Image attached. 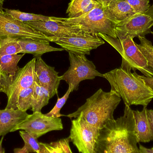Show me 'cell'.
I'll return each instance as SVG.
<instances>
[{
    "label": "cell",
    "mask_w": 153,
    "mask_h": 153,
    "mask_svg": "<svg viewBox=\"0 0 153 153\" xmlns=\"http://www.w3.org/2000/svg\"><path fill=\"white\" fill-rule=\"evenodd\" d=\"M136 13H144L149 10L150 0H126Z\"/></svg>",
    "instance_id": "cell-29"
},
{
    "label": "cell",
    "mask_w": 153,
    "mask_h": 153,
    "mask_svg": "<svg viewBox=\"0 0 153 153\" xmlns=\"http://www.w3.org/2000/svg\"><path fill=\"white\" fill-rule=\"evenodd\" d=\"M25 54L0 56L1 85L2 92L6 95L20 69L18 63Z\"/></svg>",
    "instance_id": "cell-15"
},
{
    "label": "cell",
    "mask_w": 153,
    "mask_h": 153,
    "mask_svg": "<svg viewBox=\"0 0 153 153\" xmlns=\"http://www.w3.org/2000/svg\"><path fill=\"white\" fill-rule=\"evenodd\" d=\"M153 20L147 14L137 13L117 24L115 32L117 38L123 39L128 37H144L152 33Z\"/></svg>",
    "instance_id": "cell-11"
},
{
    "label": "cell",
    "mask_w": 153,
    "mask_h": 153,
    "mask_svg": "<svg viewBox=\"0 0 153 153\" xmlns=\"http://www.w3.org/2000/svg\"><path fill=\"white\" fill-rule=\"evenodd\" d=\"M139 151L140 153H153V147L152 148H148L139 144Z\"/></svg>",
    "instance_id": "cell-31"
},
{
    "label": "cell",
    "mask_w": 153,
    "mask_h": 153,
    "mask_svg": "<svg viewBox=\"0 0 153 153\" xmlns=\"http://www.w3.org/2000/svg\"><path fill=\"white\" fill-rule=\"evenodd\" d=\"M100 4L97 0H71L66 10L68 18H74L86 14Z\"/></svg>",
    "instance_id": "cell-19"
},
{
    "label": "cell",
    "mask_w": 153,
    "mask_h": 153,
    "mask_svg": "<svg viewBox=\"0 0 153 153\" xmlns=\"http://www.w3.org/2000/svg\"><path fill=\"white\" fill-rule=\"evenodd\" d=\"M32 93L33 86L24 89L20 92L16 103L17 110L27 112L31 108Z\"/></svg>",
    "instance_id": "cell-25"
},
{
    "label": "cell",
    "mask_w": 153,
    "mask_h": 153,
    "mask_svg": "<svg viewBox=\"0 0 153 153\" xmlns=\"http://www.w3.org/2000/svg\"><path fill=\"white\" fill-rule=\"evenodd\" d=\"M108 8L118 22L128 19L137 13L126 0H112Z\"/></svg>",
    "instance_id": "cell-20"
},
{
    "label": "cell",
    "mask_w": 153,
    "mask_h": 153,
    "mask_svg": "<svg viewBox=\"0 0 153 153\" xmlns=\"http://www.w3.org/2000/svg\"><path fill=\"white\" fill-rule=\"evenodd\" d=\"M50 99L48 90L35 82L33 86L31 102V109L33 112H41V110L48 104Z\"/></svg>",
    "instance_id": "cell-21"
},
{
    "label": "cell",
    "mask_w": 153,
    "mask_h": 153,
    "mask_svg": "<svg viewBox=\"0 0 153 153\" xmlns=\"http://www.w3.org/2000/svg\"><path fill=\"white\" fill-rule=\"evenodd\" d=\"M63 129L62 119L60 118L48 117L41 112H33L18 124L11 132L24 130L35 138H39L47 133Z\"/></svg>",
    "instance_id": "cell-8"
},
{
    "label": "cell",
    "mask_w": 153,
    "mask_h": 153,
    "mask_svg": "<svg viewBox=\"0 0 153 153\" xmlns=\"http://www.w3.org/2000/svg\"><path fill=\"white\" fill-rule=\"evenodd\" d=\"M25 23L50 39L53 38L79 36L90 33L78 28L65 25L54 19L53 17H50L49 20L30 22Z\"/></svg>",
    "instance_id": "cell-13"
},
{
    "label": "cell",
    "mask_w": 153,
    "mask_h": 153,
    "mask_svg": "<svg viewBox=\"0 0 153 153\" xmlns=\"http://www.w3.org/2000/svg\"><path fill=\"white\" fill-rule=\"evenodd\" d=\"M152 34L153 35V32H152Z\"/></svg>",
    "instance_id": "cell-39"
},
{
    "label": "cell",
    "mask_w": 153,
    "mask_h": 153,
    "mask_svg": "<svg viewBox=\"0 0 153 153\" xmlns=\"http://www.w3.org/2000/svg\"><path fill=\"white\" fill-rule=\"evenodd\" d=\"M53 42L64 50L78 54L90 55L91 51L105 44V41L98 34L85 33L79 36L51 39Z\"/></svg>",
    "instance_id": "cell-10"
},
{
    "label": "cell",
    "mask_w": 153,
    "mask_h": 153,
    "mask_svg": "<svg viewBox=\"0 0 153 153\" xmlns=\"http://www.w3.org/2000/svg\"><path fill=\"white\" fill-rule=\"evenodd\" d=\"M14 153H30L25 146L22 148H15L13 150Z\"/></svg>",
    "instance_id": "cell-32"
},
{
    "label": "cell",
    "mask_w": 153,
    "mask_h": 153,
    "mask_svg": "<svg viewBox=\"0 0 153 153\" xmlns=\"http://www.w3.org/2000/svg\"><path fill=\"white\" fill-rule=\"evenodd\" d=\"M144 13H145V14H147V15H148L149 16H150L153 20V3L152 5H151V7H150L149 10H148L146 11Z\"/></svg>",
    "instance_id": "cell-34"
},
{
    "label": "cell",
    "mask_w": 153,
    "mask_h": 153,
    "mask_svg": "<svg viewBox=\"0 0 153 153\" xmlns=\"http://www.w3.org/2000/svg\"><path fill=\"white\" fill-rule=\"evenodd\" d=\"M65 25L78 28L90 33L106 34L117 38L115 28L118 22L112 16L108 7L97 6L84 15L74 18L53 17Z\"/></svg>",
    "instance_id": "cell-4"
},
{
    "label": "cell",
    "mask_w": 153,
    "mask_h": 153,
    "mask_svg": "<svg viewBox=\"0 0 153 153\" xmlns=\"http://www.w3.org/2000/svg\"><path fill=\"white\" fill-rule=\"evenodd\" d=\"M111 87V91L122 99L126 106L147 107L153 99V91L136 72L116 68L103 74Z\"/></svg>",
    "instance_id": "cell-2"
},
{
    "label": "cell",
    "mask_w": 153,
    "mask_h": 153,
    "mask_svg": "<svg viewBox=\"0 0 153 153\" xmlns=\"http://www.w3.org/2000/svg\"><path fill=\"white\" fill-rule=\"evenodd\" d=\"M121 101V98L115 93L107 92L100 88L87 98L76 111L65 116L76 118L82 114L89 124L100 129L109 121L114 119V111Z\"/></svg>",
    "instance_id": "cell-3"
},
{
    "label": "cell",
    "mask_w": 153,
    "mask_h": 153,
    "mask_svg": "<svg viewBox=\"0 0 153 153\" xmlns=\"http://www.w3.org/2000/svg\"><path fill=\"white\" fill-rule=\"evenodd\" d=\"M143 79L146 85L153 91V77H146L144 76H141Z\"/></svg>",
    "instance_id": "cell-30"
},
{
    "label": "cell",
    "mask_w": 153,
    "mask_h": 153,
    "mask_svg": "<svg viewBox=\"0 0 153 153\" xmlns=\"http://www.w3.org/2000/svg\"><path fill=\"white\" fill-rule=\"evenodd\" d=\"M21 53L19 39L10 37L0 38V56L14 55Z\"/></svg>",
    "instance_id": "cell-23"
},
{
    "label": "cell",
    "mask_w": 153,
    "mask_h": 153,
    "mask_svg": "<svg viewBox=\"0 0 153 153\" xmlns=\"http://www.w3.org/2000/svg\"><path fill=\"white\" fill-rule=\"evenodd\" d=\"M4 1L5 0H0V11H3L4 10L3 6Z\"/></svg>",
    "instance_id": "cell-37"
},
{
    "label": "cell",
    "mask_w": 153,
    "mask_h": 153,
    "mask_svg": "<svg viewBox=\"0 0 153 153\" xmlns=\"http://www.w3.org/2000/svg\"><path fill=\"white\" fill-rule=\"evenodd\" d=\"M4 11L8 15L21 22H30L39 21H48L50 19V17L40 14L23 12L19 10L4 9Z\"/></svg>",
    "instance_id": "cell-24"
},
{
    "label": "cell",
    "mask_w": 153,
    "mask_h": 153,
    "mask_svg": "<svg viewBox=\"0 0 153 153\" xmlns=\"http://www.w3.org/2000/svg\"><path fill=\"white\" fill-rule=\"evenodd\" d=\"M147 107L141 111H134L136 134L138 143H149L153 140V128L147 113Z\"/></svg>",
    "instance_id": "cell-16"
},
{
    "label": "cell",
    "mask_w": 153,
    "mask_h": 153,
    "mask_svg": "<svg viewBox=\"0 0 153 153\" xmlns=\"http://www.w3.org/2000/svg\"><path fill=\"white\" fill-rule=\"evenodd\" d=\"M134 110L126 106L123 116L100 130L95 153H140Z\"/></svg>",
    "instance_id": "cell-1"
},
{
    "label": "cell",
    "mask_w": 153,
    "mask_h": 153,
    "mask_svg": "<svg viewBox=\"0 0 153 153\" xmlns=\"http://www.w3.org/2000/svg\"><path fill=\"white\" fill-rule=\"evenodd\" d=\"M36 58L34 57L24 67L20 68L15 80L10 87L7 96L6 109L17 110V99L20 92L26 88L32 87L36 82L35 65Z\"/></svg>",
    "instance_id": "cell-12"
},
{
    "label": "cell",
    "mask_w": 153,
    "mask_h": 153,
    "mask_svg": "<svg viewBox=\"0 0 153 153\" xmlns=\"http://www.w3.org/2000/svg\"><path fill=\"white\" fill-rule=\"evenodd\" d=\"M19 43L22 48L21 53L31 54L34 57H41L44 54L52 52L64 51L62 48L51 46L50 42L33 40L29 39H19Z\"/></svg>",
    "instance_id": "cell-18"
},
{
    "label": "cell",
    "mask_w": 153,
    "mask_h": 153,
    "mask_svg": "<svg viewBox=\"0 0 153 153\" xmlns=\"http://www.w3.org/2000/svg\"><path fill=\"white\" fill-rule=\"evenodd\" d=\"M147 113H148V117L150 119V121L152 123L153 128V110L150 109L147 110Z\"/></svg>",
    "instance_id": "cell-35"
},
{
    "label": "cell",
    "mask_w": 153,
    "mask_h": 153,
    "mask_svg": "<svg viewBox=\"0 0 153 153\" xmlns=\"http://www.w3.org/2000/svg\"><path fill=\"white\" fill-rule=\"evenodd\" d=\"M72 92V88L71 85H69V88L65 94L62 98L58 97L57 102L55 105L53 109L48 113L45 114L46 116L48 117H52L54 118H60L62 117L63 115L60 113L61 109L63 108L64 105L66 103L70 94Z\"/></svg>",
    "instance_id": "cell-28"
},
{
    "label": "cell",
    "mask_w": 153,
    "mask_h": 153,
    "mask_svg": "<svg viewBox=\"0 0 153 153\" xmlns=\"http://www.w3.org/2000/svg\"><path fill=\"white\" fill-rule=\"evenodd\" d=\"M10 37L16 39H29L50 42L51 39L24 22L19 21L0 11V38Z\"/></svg>",
    "instance_id": "cell-9"
},
{
    "label": "cell",
    "mask_w": 153,
    "mask_h": 153,
    "mask_svg": "<svg viewBox=\"0 0 153 153\" xmlns=\"http://www.w3.org/2000/svg\"><path fill=\"white\" fill-rule=\"evenodd\" d=\"M140 43L137 46L146 58L149 68L153 71V45L152 42L145 37L138 38Z\"/></svg>",
    "instance_id": "cell-26"
},
{
    "label": "cell",
    "mask_w": 153,
    "mask_h": 153,
    "mask_svg": "<svg viewBox=\"0 0 153 153\" xmlns=\"http://www.w3.org/2000/svg\"><path fill=\"white\" fill-rule=\"evenodd\" d=\"M70 142L71 140L68 137L50 143H39V153H73L70 147Z\"/></svg>",
    "instance_id": "cell-22"
},
{
    "label": "cell",
    "mask_w": 153,
    "mask_h": 153,
    "mask_svg": "<svg viewBox=\"0 0 153 153\" xmlns=\"http://www.w3.org/2000/svg\"><path fill=\"white\" fill-rule=\"evenodd\" d=\"M104 41L114 48L122 57L120 68L138 71L146 77H153V71L149 68L147 60L134 42L133 39L128 37L125 39L113 38L106 34H98Z\"/></svg>",
    "instance_id": "cell-5"
},
{
    "label": "cell",
    "mask_w": 153,
    "mask_h": 153,
    "mask_svg": "<svg viewBox=\"0 0 153 153\" xmlns=\"http://www.w3.org/2000/svg\"><path fill=\"white\" fill-rule=\"evenodd\" d=\"M28 114L27 112L13 109L0 110V137L4 136L24 120Z\"/></svg>",
    "instance_id": "cell-17"
},
{
    "label": "cell",
    "mask_w": 153,
    "mask_h": 153,
    "mask_svg": "<svg viewBox=\"0 0 153 153\" xmlns=\"http://www.w3.org/2000/svg\"><path fill=\"white\" fill-rule=\"evenodd\" d=\"M0 92H2L1 87V71H0Z\"/></svg>",
    "instance_id": "cell-38"
},
{
    "label": "cell",
    "mask_w": 153,
    "mask_h": 153,
    "mask_svg": "<svg viewBox=\"0 0 153 153\" xmlns=\"http://www.w3.org/2000/svg\"><path fill=\"white\" fill-rule=\"evenodd\" d=\"M4 137V136H2L1 140H0V153H5V150L2 146V143L3 142Z\"/></svg>",
    "instance_id": "cell-36"
},
{
    "label": "cell",
    "mask_w": 153,
    "mask_h": 153,
    "mask_svg": "<svg viewBox=\"0 0 153 153\" xmlns=\"http://www.w3.org/2000/svg\"><path fill=\"white\" fill-rule=\"evenodd\" d=\"M35 65L36 82L37 83L48 90L50 98L57 95L61 77L58 75L54 67L48 65L41 57H36Z\"/></svg>",
    "instance_id": "cell-14"
},
{
    "label": "cell",
    "mask_w": 153,
    "mask_h": 153,
    "mask_svg": "<svg viewBox=\"0 0 153 153\" xmlns=\"http://www.w3.org/2000/svg\"><path fill=\"white\" fill-rule=\"evenodd\" d=\"M19 134L24 141V146L26 147L29 152L39 153L40 143L38 141V139L24 130H20Z\"/></svg>",
    "instance_id": "cell-27"
},
{
    "label": "cell",
    "mask_w": 153,
    "mask_h": 153,
    "mask_svg": "<svg viewBox=\"0 0 153 153\" xmlns=\"http://www.w3.org/2000/svg\"><path fill=\"white\" fill-rule=\"evenodd\" d=\"M69 56L70 67L61 77L71 86L72 92L78 90L82 81L92 80L96 76L103 77V74L96 70L94 64L87 59L85 55L69 52Z\"/></svg>",
    "instance_id": "cell-6"
},
{
    "label": "cell",
    "mask_w": 153,
    "mask_h": 153,
    "mask_svg": "<svg viewBox=\"0 0 153 153\" xmlns=\"http://www.w3.org/2000/svg\"><path fill=\"white\" fill-rule=\"evenodd\" d=\"M99 128L86 121L82 114L71 120V127L69 136L81 153H95L99 137Z\"/></svg>",
    "instance_id": "cell-7"
},
{
    "label": "cell",
    "mask_w": 153,
    "mask_h": 153,
    "mask_svg": "<svg viewBox=\"0 0 153 153\" xmlns=\"http://www.w3.org/2000/svg\"><path fill=\"white\" fill-rule=\"evenodd\" d=\"M112 0H97V1L104 7H108Z\"/></svg>",
    "instance_id": "cell-33"
}]
</instances>
